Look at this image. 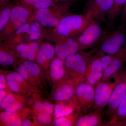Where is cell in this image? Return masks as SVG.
<instances>
[{
    "label": "cell",
    "instance_id": "39",
    "mask_svg": "<svg viewBox=\"0 0 126 126\" xmlns=\"http://www.w3.org/2000/svg\"><path fill=\"white\" fill-rule=\"evenodd\" d=\"M109 126H126V116L110 124Z\"/></svg>",
    "mask_w": 126,
    "mask_h": 126
},
{
    "label": "cell",
    "instance_id": "1",
    "mask_svg": "<svg viewBox=\"0 0 126 126\" xmlns=\"http://www.w3.org/2000/svg\"><path fill=\"white\" fill-rule=\"evenodd\" d=\"M126 41V24L122 23L116 29L105 30L94 46L95 53L116 55L121 50Z\"/></svg>",
    "mask_w": 126,
    "mask_h": 126
},
{
    "label": "cell",
    "instance_id": "6",
    "mask_svg": "<svg viewBox=\"0 0 126 126\" xmlns=\"http://www.w3.org/2000/svg\"><path fill=\"white\" fill-rule=\"evenodd\" d=\"M123 72L112 79L101 81L95 86L94 101L91 111L96 109L103 110L107 106L113 91Z\"/></svg>",
    "mask_w": 126,
    "mask_h": 126
},
{
    "label": "cell",
    "instance_id": "14",
    "mask_svg": "<svg viewBox=\"0 0 126 126\" xmlns=\"http://www.w3.org/2000/svg\"><path fill=\"white\" fill-rule=\"evenodd\" d=\"M103 70L98 55L94 53L88 57L85 81L88 83L95 86L102 81Z\"/></svg>",
    "mask_w": 126,
    "mask_h": 126
},
{
    "label": "cell",
    "instance_id": "37",
    "mask_svg": "<svg viewBox=\"0 0 126 126\" xmlns=\"http://www.w3.org/2000/svg\"><path fill=\"white\" fill-rule=\"evenodd\" d=\"M7 85V81L4 71L0 70V89H9Z\"/></svg>",
    "mask_w": 126,
    "mask_h": 126
},
{
    "label": "cell",
    "instance_id": "16",
    "mask_svg": "<svg viewBox=\"0 0 126 126\" xmlns=\"http://www.w3.org/2000/svg\"><path fill=\"white\" fill-rule=\"evenodd\" d=\"M25 108L15 112L2 111L0 114V126H21L23 120L32 112L30 108Z\"/></svg>",
    "mask_w": 126,
    "mask_h": 126
},
{
    "label": "cell",
    "instance_id": "7",
    "mask_svg": "<svg viewBox=\"0 0 126 126\" xmlns=\"http://www.w3.org/2000/svg\"><path fill=\"white\" fill-rule=\"evenodd\" d=\"M94 86L85 80L79 81L77 84L75 92L72 99L82 112H87L92 110L94 95Z\"/></svg>",
    "mask_w": 126,
    "mask_h": 126
},
{
    "label": "cell",
    "instance_id": "35",
    "mask_svg": "<svg viewBox=\"0 0 126 126\" xmlns=\"http://www.w3.org/2000/svg\"><path fill=\"white\" fill-rule=\"evenodd\" d=\"M34 0H14V1L15 3V5H19L26 9L33 11V5Z\"/></svg>",
    "mask_w": 126,
    "mask_h": 126
},
{
    "label": "cell",
    "instance_id": "10",
    "mask_svg": "<svg viewBox=\"0 0 126 126\" xmlns=\"http://www.w3.org/2000/svg\"><path fill=\"white\" fill-rule=\"evenodd\" d=\"M52 37L55 44V56L64 61L71 55L81 50L78 44L74 38L57 34L52 32Z\"/></svg>",
    "mask_w": 126,
    "mask_h": 126
},
{
    "label": "cell",
    "instance_id": "15",
    "mask_svg": "<svg viewBox=\"0 0 126 126\" xmlns=\"http://www.w3.org/2000/svg\"><path fill=\"white\" fill-rule=\"evenodd\" d=\"M55 56L54 46L47 42L41 44L34 62L38 65L41 71L46 75L49 73L50 63Z\"/></svg>",
    "mask_w": 126,
    "mask_h": 126
},
{
    "label": "cell",
    "instance_id": "27",
    "mask_svg": "<svg viewBox=\"0 0 126 126\" xmlns=\"http://www.w3.org/2000/svg\"><path fill=\"white\" fill-rule=\"evenodd\" d=\"M21 63L25 66L30 75L39 85L41 83V69L38 65L34 61L21 60Z\"/></svg>",
    "mask_w": 126,
    "mask_h": 126
},
{
    "label": "cell",
    "instance_id": "3",
    "mask_svg": "<svg viewBox=\"0 0 126 126\" xmlns=\"http://www.w3.org/2000/svg\"><path fill=\"white\" fill-rule=\"evenodd\" d=\"M70 6L67 4H58L36 11L34 12V19L44 28H55L63 17L71 14Z\"/></svg>",
    "mask_w": 126,
    "mask_h": 126
},
{
    "label": "cell",
    "instance_id": "2",
    "mask_svg": "<svg viewBox=\"0 0 126 126\" xmlns=\"http://www.w3.org/2000/svg\"><path fill=\"white\" fill-rule=\"evenodd\" d=\"M93 19L86 14H70L63 17L52 31L61 36L74 38L82 33Z\"/></svg>",
    "mask_w": 126,
    "mask_h": 126
},
{
    "label": "cell",
    "instance_id": "33",
    "mask_svg": "<svg viewBox=\"0 0 126 126\" xmlns=\"http://www.w3.org/2000/svg\"><path fill=\"white\" fill-rule=\"evenodd\" d=\"M34 115L35 118L40 126H47L52 123V115L45 113H35Z\"/></svg>",
    "mask_w": 126,
    "mask_h": 126
},
{
    "label": "cell",
    "instance_id": "29",
    "mask_svg": "<svg viewBox=\"0 0 126 126\" xmlns=\"http://www.w3.org/2000/svg\"><path fill=\"white\" fill-rule=\"evenodd\" d=\"M30 95H25L21 98L18 99L8 106L4 111L11 112H16L25 107L30 103L32 98H29Z\"/></svg>",
    "mask_w": 126,
    "mask_h": 126
},
{
    "label": "cell",
    "instance_id": "42",
    "mask_svg": "<svg viewBox=\"0 0 126 126\" xmlns=\"http://www.w3.org/2000/svg\"><path fill=\"white\" fill-rule=\"evenodd\" d=\"M61 4H67L72 6V4L78 2V0H56Z\"/></svg>",
    "mask_w": 126,
    "mask_h": 126
},
{
    "label": "cell",
    "instance_id": "22",
    "mask_svg": "<svg viewBox=\"0 0 126 126\" xmlns=\"http://www.w3.org/2000/svg\"><path fill=\"white\" fill-rule=\"evenodd\" d=\"M20 59L14 52L4 44H0V64L4 67L12 65L14 67L20 62Z\"/></svg>",
    "mask_w": 126,
    "mask_h": 126
},
{
    "label": "cell",
    "instance_id": "47",
    "mask_svg": "<svg viewBox=\"0 0 126 126\" xmlns=\"http://www.w3.org/2000/svg\"></svg>",
    "mask_w": 126,
    "mask_h": 126
},
{
    "label": "cell",
    "instance_id": "11",
    "mask_svg": "<svg viewBox=\"0 0 126 126\" xmlns=\"http://www.w3.org/2000/svg\"><path fill=\"white\" fill-rule=\"evenodd\" d=\"M78 82L76 79L66 75L63 79L53 88L50 98L55 102L72 99Z\"/></svg>",
    "mask_w": 126,
    "mask_h": 126
},
{
    "label": "cell",
    "instance_id": "34",
    "mask_svg": "<svg viewBox=\"0 0 126 126\" xmlns=\"http://www.w3.org/2000/svg\"><path fill=\"white\" fill-rule=\"evenodd\" d=\"M97 53L98 55L103 71L110 64L115 56V55L106 54L103 53Z\"/></svg>",
    "mask_w": 126,
    "mask_h": 126
},
{
    "label": "cell",
    "instance_id": "23",
    "mask_svg": "<svg viewBox=\"0 0 126 126\" xmlns=\"http://www.w3.org/2000/svg\"><path fill=\"white\" fill-rule=\"evenodd\" d=\"M126 2V0H113L112 6L105 23L107 27V29H111L112 28L115 20L121 15Z\"/></svg>",
    "mask_w": 126,
    "mask_h": 126
},
{
    "label": "cell",
    "instance_id": "9",
    "mask_svg": "<svg viewBox=\"0 0 126 126\" xmlns=\"http://www.w3.org/2000/svg\"><path fill=\"white\" fill-rule=\"evenodd\" d=\"M113 2V0H89L84 6L83 12L93 19L105 24Z\"/></svg>",
    "mask_w": 126,
    "mask_h": 126
},
{
    "label": "cell",
    "instance_id": "43",
    "mask_svg": "<svg viewBox=\"0 0 126 126\" xmlns=\"http://www.w3.org/2000/svg\"><path fill=\"white\" fill-rule=\"evenodd\" d=\"M10 0H0V6L4 5L9 2Z\"/></svg>",
    "mask_w": 126,
    "mask_h": 126
},
{
    "label": "cell",
    "instance_id": "28",
    "mask_svg": "<svg viewBox=\"0 0 126 126\" xmlns=\"http://www.w3.org/2000/svg\"><path fill=\"white\" fill-rule=\"evenodd\" d=\"M14 4L9 2L0 6V32L2 31L9 22L12 10Z\"/></svg>",
    "mask_w": 126,
    "mask_h": 126
},
{
    "label": "cell",
    "instance_id": "24",
    "mask_svg": "<svg viewBox=\"0 0 126 126\" xmlns=\"http://www.w3.org/2000/svg\"><path fill=\"white\" fill-rule=\"evenodd\" d=\"M30 29V41H43L46 32L44 29V27H43L39 22L34 19V17L31 23Z\"/></svg>",
    "mask_w": 126,
    "mask_h": 126
},
{
    "label": "cell",
    "instance_id": "19",
    "mask_svg": "<svg viewBox=\"0 0 126 126\" xmlns=\"http://www.w3.org/2000/svg\"><path fill=\"white\" fill-rule=\"evenodd\" d=\"M48 74L52 87H54L67 74L64 61L55 56L50 63Z\"/></svg>",
    "mask_w": 126,
    "mask_h": 126
},
{
    "label": "cell",
    "instance_id": "41",
    "mask_svg": "<svg viewBox=\"0 0 126 126\" xmlns=\"http://www.w3.org/2000/svg\"><path fill=\"white\" fill-rule=\"evenodd\" d=\"M121 21L122 23H126V2L122 10L121 14Z\"/></svg>",
    "mask_w": 126,
    "mask_h": 126
},
{
    "label": "cell",
    "instance_id": "30",
    "mask_svg": "<svg viewBox=\"0 0 126 126\" xmlns=\"http://www.w3.org/2000/svg\"><path fill=\"white\" fill-rule=\"evenodd\" d=\"M15 67L16 72L18 73L21 77L32 86L37 88L38 86H39L38 83L32 78L27 68L21 63V61H20Z\"/></svg>",
    "mask_w": 126,
    "mask_h": 126
},
{
    "label": "cell",
    "instance_id": "46",
    "mask_svg": "<svg viewBox=\"0 0 126 126\" xmlns=\"http://www.w3.org/2000/svg\"><path fill=\"white\" fill-rule=\"evenodd\" d=\"M125 24H126V23H125Z\"/></svg>",
    "mask_w": 126,
    "mask_h": 126
},
{
    "label": "cell",
    "instance_id": "44",
    "mask_svg": "<svg viewBox=\"0 0 126 126\" xmlns=\"http://www.w3.org/2000/svg\"><path fill=\"white\" fill-rule=\"evenodd\" d=\"M121 51L126 54V43H125V44H124V46L123 47Z\"/></svg>",
    "mask_w": 126,
    "mask_h": 126
},
{
    "label": "cell",
    "instance_id": "31",
    "mask_svg": "<svg viewBox=\"0 0 126 126\" xmlns=\"http://www.w3.org/2000/svg\"><path fill=\"white\" fill-rule=\"evenodd\" d=\"M25 94H20L12 92L7 94L4 99L0 101V110H4L14 102L21 98Z\"/></svg>",
    "mask_w": 126,
    "mask_h": 126
},
{
    "label": "cell",
    "instance_id": "20",
    "mask_svg": "<svg viewBox=\"0 0 126 126\" xmlns=\"http://www.w3.org/2000/svg\"><path fill=\"white\" fill-rule=\"evenodd\" d=\"M102 110H92L88 113L80 116L75 126H103L102 119L103 117Z\"/></svg>",
    "mask_w": 126,
    "mask_h": 126
},
{
    "label": "cell",
    "instance_id": "18",
    "mask_svg": "<svg viewBox=\"0 0 126 126\" xmlns=\"http://www.w3.org/2000/svg\"><path fill=\"white\" fill-rule=\"evenodd\" d=\"M33 18L34 15L28 23L9 35L0 42L6 45L10 46L31 42L30 41V24Z\"/></svg>",
    "mask_w": 126,
    "mask_h": 126
},
{
    "label": "cell",
    "instance_id": "13",
    "mask_svg": "<svg viewBox=\"0 0 126 126\" xmlns=\"http://www.w3.org/2000/svg\"><path fill=\"white\" fill-rule=\"evenodd\" d=\"M126 94V69L123 72L119 81L114 88L108 104L107 109L104 115L105 118H108V120L115 112Z\"/></svg>",
    "mask_w": 126,
    "mask_h": 126
},
{
    "label": "cell",
    "instance_id": "36",
    "mask_svg": "<svg viewBox=\"0 0 126 126\" xmlns=\"http://www.w3.org/2000/svg\"><path fill=\"white\" fill-rule=\"evenodd\" d=\"M54 105L48 101H43V109L44 113L50 115H53Z\"/></svg>",
    "mask_w": 126,
    "mask_h": 126
},
{
    "label": "cell",
    "instance_id": "12",
    "mask_svg": "<svg viewBox=\"0 0 126 126\" xmlns=\"http://www.w3.org/2000/svg\"><path fill=\"white\" fill-rule=\"evenodd\" d=\"M8 88L12 92L25 95L35 94L38 88L34 87L27 82L17 72H4Z\"/></svg>",
    "mask_w": 126,
    "mask_h": 126
},
{
    "label": "cell",
    "instance_id": "17",
    "mask_svg": "<svg viewBox=\"0 0 126 126\" xmlns=\"http://www.w3.org/2000/svg\"><path fill=\"white\" fill-rule=\"evenodd\" d=\"M126 63V54L121 51L115 55L110 64L103 71L102 81H105L114 78L126 69L124 66Z\"/></svg>",
    "mask_w": 126,
    "mask_h": 126
},
{
    "label": "cell",
    "instance_id": "40",
    "mask_svg": "<svg viewBox=\"0 0 126 126\" xmlns=\"http://www.w3.org/2000/svg\"><path fill=\"white\" fill-rule=\"evenodd\" d=\"M12 92L9 89H0V101L6 96L10 93Z\"/></svg>",
    "mask_w": 126,
    "mask_h": 126
},
{
    "label": "cell",
    "instance_id": "45",
    "mask_svg": "<svg viewBox=\"0 0 126 126\" xmlns=\"http://www.w3.org/2000/svg\"><path fill=\"white\" fill-rule=\"evenodd\" d=\"M87 0V1H88L89 0Z\"/></svg>",
    "mask_w": 126,
    "mask_h": 126
},
{
    "label": "cell",
    "instance_id": "4",
    "mask_svg": "<svg viewBox=\"0 0 126 126\" xmlns=\"http://www.w3.org/2000/svg\"><path fill=\"white\" fill-rule=\"evenodd\" d=\"M95 49L89 52H84L81 50L68 56L64 60L67 74L78 82L85 80L87 59L91 55L95 53Z\"/></svg>",
    "mask_w": 126,
    "mask_h": 126
},
{
    "label": "cell",
    "instance_id": "25",
    "mask_svg": "<svg viewBox=\"0 0 126 126\" xmlns=\"http://www.w3.org/2000/svg\"><path fill=\"white\" fill-rule=\"evenodd\" d=\"M83 114L81 111H77L76 112L71 115L55 118L53 122L52 126H75L79 117Z\"/></svg>",
    "mask_w": 126,
    "mask_h": 126
},
{
    "label": "cell",
    "instance_id": "5",
    "mask_svg": "<svg viewBox=\"0 0 126 126\" xmlns=\"http://www.w3.org/2000/svg\"><path fill=\"white\" fill-rule=\"evenodd\" d=\"M34 15V11L19 5H14L7 25L0 32V42L9 35L28 23Z\"/></svg>",
    "mask_w": 126,
    "mask_h": 126
},
{
    "label": "cell",
    "instance_id": "26",
    "mask_svg": "<svg viewBox=\"0 0 126 126\" xmlns=\"http://www.w3.org/2000/svg\"><path fill=\"white\" fill-rule=\"evenodd\" d=\"M126 116V94L109 120L103 123V126H109L110 124L123 119Z\"/></svg>",
    "mask_w": 126,
    "mask_h": 126
},
{
    "label": "cell",
    "instance_id": "38",
    "mask_svg": "<svg viewBox=\"0 0 126 126\" xmlns=\"http://www.w3.org/2000/svg\"><path fill=\"white\" fill-rule=\"evenodd\" d=\"M21 126H40L36 119L32 121L31 119L26 117L23 120Z\"/></svg>",
    "mask_w": 126,
    "mask_h": 126
},
{
    "label": "cell",
    "instance_id": "8",
    "mask_svg": "<svg viewBox=\"0 0 126 126\" xmlns=\"http://www.w3.org/2000/svg\"><path fill=\"white\" fill-rule=\"evenodd\" d=\"M105 31L97 20L93 19L82 33L74 38L78 44L80 49L83 50L94 47Z\"/></svg>",
    "mask_w": 126,
    "mask_h": 126
},
{
    "label": "cell",
    "instance_id": "21",
    "mask_svg": "<svg viewBox=\"0 0 126 126\" xmlns=\"http://www.w3.org/2000/svg\"><path fill=\"white\" fill-rule=\"evenodd\" d=\"M80 111L73 99L56 102L54 107L55 118L66 116Z\"/></svg>",
    "mask_w": 126,
    "mask_h": 126
},
{
    "label": "cell",
    "instance_id": "32",
    "mask_svg": "<svg viewBox=\"0 0 126 126\" xmlns=\"http://www.w3.org/2000/svg\"><path fill=\"white\" fill-rule=\"evenodd\" d=\"M58 4H61L56 0H35L33 5L34 12L47 9Z\"/></svg>",
    "mask_w": 126,
    "mask_h": 126
}]
</instances>
